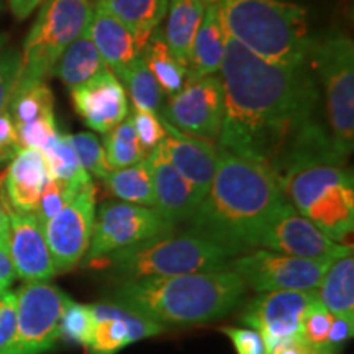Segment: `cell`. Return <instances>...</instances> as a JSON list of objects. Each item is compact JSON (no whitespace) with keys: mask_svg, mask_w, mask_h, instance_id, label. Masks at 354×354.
<instances>
[{"mask_svg":"<svg viewBox=\"0 0 354 354\" xmlns=\"http://www.w3.org/2000/svg\"><path fill=\"white\" fill-rule=\"evenodd\" d=\"M220 73L221 151L268 166L277 177L300 159L346 161L317 117L320 94L307 64H271L227 37Z\"/></svg>","mask_w":354,"mask_h":354,"instance_id":"cell-1","label":"cell"},{"mask_svg":"<svg viewBox=\"0 0 354 354\" xmlns=\"http://www.w3.org/2000/svg\"><path fill=\"white\" fill-rule=\"evenodd\" d=\"M220 151L207 196L190 216V232L240 256L256 250L261 230L286 201L268 166Z\"/></svg>","mask_w":354,"mask_h":354,"instance_id":"cell-2","label":"cell"},{"mask_svg":"<svg viewBox=\"0 0 354 354\" xmlns=\"http://www.w3.org/2000/svg\"><path fill=\"white\" fill-rule=\"evenodd\" d=\"M246 286L230 266L171 277L122 281L113 302L161 325H197L227 315Z\"/></svg>","mask_w":354,"mask_h":354,"instance_id":"cell-3","label":"cell"},{"mask_svg":"<svg viewBox=\"0 0 354 354\" xmlns=\"http://www.w3.org/2000/svg\"><path fill=\"white\" fill-rule=\"evenodd\" d=\"M225 32L254 56L279 66L308 63L307 8L286 0H216Z\"/></svg>","mask_w":354,"mask_h":354,"instance_id":"cell-4","label":"cell"},{"mask_svg":"<svg viewBox=\"0 0 354 354\" xmlns=\"http://www.w3.org/2000/svg\"><path fill=\"white\" fill-rule=\"evenodd\" d=\"M286 201L330 240L343 243L354 228V180L344 162L300 159L277 177Z\"/></svg>","mask_w":354,"mask_h":354,"instance_id":"cell-5","label":"cell"},{"mask_svg":"<svg viewBox=\"0 0 354 354\" xmlns=\"http://www.w3.org/2000/svg\"><path fill=\"white\" fill-rule=\"evenodd\" d=\"M232 258L225 248L194 233H185L115 251L91 263L88 268L107 269L120 281H138L212 271L228 266Z\"/></svg>","mask_w":354,"mask_h":354,"instance_id":"cell-6","label":"cell"},{"mask_svg":"<svg viewBox=\"0 0 354 354\" xmlns=\"http://www.w3.org/2000/svg\"><path fill=\"white\" fill-rule=\"evenodd\" d=\"M92 0H44L21 50V73L17 86L44 82L66 48L87 28Z\"/></svg>","mask_w":354,"mask_h":354,"instance_id":"cell-7","label":"cell"},{"mask_svg":"<svg viewBox=\"0 0 354 354\" xmlns=\"http://www.w3.org/2000/svg\"><path fill=\"white\" fill-rule=\"evenodd\" d=\"M308 63L313 64L325 92V112L331 143L346 159L354 146V43L331 37L313 43Z\"/></svg>","mask_w":354,"mask_h":354,"instance_id":"cell-8","label":"cell"},{"mask_svg":"<svg viewBox=\"0 0 354 354\" xmlns=\"http://www.w3.org/2000/svg\"><path fill=\"white\" fill-rule=\"evenodd\" d=\"M17 330L0 354H43L61 339V320L71 299L48 282H25L17 292Z\"/></svg>","mask_w":354,"mask_h":354,"instance_id":"cell-9","label":"cell"},{"mask_svg":"<svg viewBox=\"0 0 354 354\" xmlns=\"http://www.w3.org/2000/svg\"><path fill=\"white\" fill-rule=\"evenodd\" d=\"M174 225L151 207L127 202H105L95 215L94 232L84 266L115 251L127 250L141 243L169 236Z\"/></svg>","mask_w":354,"mask_h":354,"instance_id":"cell-10","label":"cell"},{"mask_svg":"<svg viewBox=\"0 0 354 354\" xmlns=\"http://www.w3.org/2000/svg\"><path fill=\"white\" fill-rule=\"evenodd\" d=\"M330 264V261L295 258L263 248L234 256L228 263L246 289L256 292L317 290Z\"/></svg>","mask_w":354,"mask_h":354,"instance_id":"cell-11","label":"cell"},{"mask_svg":"<svg viewBox=\"0 0 354 354\" xmlns=\"http://www.w3.org/2000/svg\"><path fill=\"white\" fill-rule=\"evenodd\" d=\"M274 251L313 261H333L353 254V246L330 240L284 201L261 230L256 250Z\"/></svg>","mask_w":354,"mask_h":354,"instance_id":"cell-12","label":"cell"},{"mask_svg":"<svg viewBox=\"0 0 354 354\" xmlns=\"http://www.w3.org/2000/svg\"><path fill=\"white\" fill-rule=\"evenodd\" d=\"M225 113L223 84L218 76L187 77L162 110V120L196 138L218 141Z\"/></svg>","mask_w":354,"mask_h":354,"instance_id":"cell-13","label":"cell"},{"mask_svg":"<svg viewBox=\"0 0 354 354\" xmlns=\"http://www.w3.org/2000/svg\"><path fill=\"white\" fill-rule=\"evenodd\" d=\"M94 183L82 187L59 214L44 223V236L56 272H68L81 263L92 240L95 223Z\"/></svg>","mask_w":354,"mask_h":354,"instance_id":"cell-14","label":"cell"},{"mask_svg":"<svg viewBox=\"0 0 354 354\" xmlns=\"http://www.w3.org/2000/svg\"><path fill=\"white\" fill-rule=\"evenodd\" d=\"M317 299V290L261 292L250 300L240 320L258 331L268 354L279 343L300 338L305 312Z\"/></svg>","mask_w":354,"mask_h":354,"instance_id":"cell-15","label":"cell"},{"mask_svg":"<svg viewBox=\"0 0 354 354\" xmlns=\"http://www.w3.org/2000/svg\"><path fill=\"white\" fill-rule=\"evenodd\" d=\"M8 216V246L15 276L24 282H48L56 274L44 225L35 212H15L2 205Z\"/></svg>","mask_w":354,"mask_h":354,"instance_id":"cell-16","label":"cell"},{"mask_svg":"<svg viewBox=\"0 0 354 354\" xmlns=\"http://www.w3.org/2000/svg\"><path fill=\"white\" fill-rule=\"evenodd\" d=\"M74 109L91 130L102 135L128 117L127 91L112 71L104 68L82 86L71 91Z\"/></svg>","mask_w":354,"mask_h":354,"instance_id":"cell-17","label":"cell"},{"mask_svg":"<svg viewBox=\"0 0 354 354\" xmlns=\"http://www.w3.org/2000/svg\"><path fill=\"white\" fill-rule=\"evenodd\" d=\"M91 310L95 318V328L88 348L94 354H115L128 344L156 336L166 330L161 323L115 302L91 305Z\"/></svg>","mask_w":354,"mask_h":354,"instance_id":"cell-18","label":"cell"},{"mask_svg":"<svg viewBox=\"0 0 354 354\" xmlns=\"http://www.w3.org/2000/svg\"><path fill=\"white\" fill-rule=\"evenodd\" d=\"M161 122L166 130L165 140L159 145L162 154L180 176H184L197 192L205 197L218 166V146L183 133L162 118Z\"/></svg>","mask_w":354,"mask_h":354,"instance_id":"cell-19","label":"cell"},{"mask_svg":"<svg viewBox=\"0 0 354 354\" xmlns=\"http://www.w3.org/2000/svg\"><path fill=\"white\" fill-rule=\"evenodd\" d=\"M50 171L39 149L21 148L0 176V203L15 212H35Z\"/></svg>","mask_w":354,"mask_h":354,"instance_id":"cell-20","label":"cell"},{"mask_svg":"<svg viewBox=\"0 0 354 354\" xmlns=\"http://www.w3.org/2000/svg\"><path fill=\"white\" fill-rule=\"evenodd\" d=\"M146 159H148L153 177L154 210L169 220L172 225H176L177 221L189 220L201 205L203 197L167 161L159 146L153 149Z\"/></svg>","mask_w":354,"mask_h":354,"instance_id":"cell-21","label":"cell"},{"mask_svg":"<svg viewBox=\"0 0 354 354\" xmlns=\"http://www.w3.org/2000/svg\"><path fill=\"white\" fill-rule=\"evenodd\" d=\"M87 35L95 44L105 68L113 74L120 73L136 56H140L130 30L100 2H95L92 8Z\"/></svg>","mask_w":354,"mask_h":354,"instance_id":"cell-22","label":"cell"},{"mask_svg":"<svg viewBox=\"0 0 354 354\" xmlns=\"http://www.w3.org/2000/svg\"><path fill=\"white\" fill-rule=\"evenodd\" d=\"M227 32L221 20L220 8L216 0H207L205 10L194 38L187 77L214 76L220 73L223 63L225 46H227Z\"/></svg>","mask_w":354,"mask_h":354,"instance_id":"cell-23","label":"cell"},{"mask_svg":"<svg viewBox=\"0 0 354 354\" xmlns=\"http://www.w3.org/2000/svg\"><path fill=\"white\" fill-rule=\"evenodd\" d=\"M207 0H169L165 43L171 55L189 69L190 50L201 26Z\"/></svg>","mask_w":354,"mask_h":354,"instance_id":"cell-24","label":"cell"},{"mask_svg":"<svg viewBox=\"0 0 354 354\" xmlns=\"http://www.w3.org/2000/svg\"><path fill=\"white\" fill-rule=\"evenodd\" d=\"M130 30L136 53L141 55L151 35L165 20L169 0H97Z\"/></svg>","mask_w":354,"mask_h":354,"instance_id":"cell-25","label":"cell"},{"mask_svg":"<svg viewBox=\"0 0 354 354\" xmlns=\"http://www.w3.org/2000/svg\"><path fill=\"white\" fill-rule=\"evenodd\" d=\"M318 297L333 317L354 323V259L353 254L333 261L318 286Z\"/></svg>","mask_w":354,"mask_h":354,"instance_id":"cell-26","label":"cell"},{"mask_svg":"<svg viewBox=\"0 0 354 354\" xmlns=\"http://www.w3.org/2000/svg\"><path fill=\"white\" fill-rule=\"evenodd\" d=\"M104 68V61H102L95 44L88 38L86 28L66 48V51L61 55L59 61L53 69V74L59 77L64 86L73 91V88L82 86L88 79L94 77L95 74H99Z\"/></svg>","mask_w":354,"mask_h":354,"instance_id":"cell-27","label":"cell"},{"mask_svg":"<svg viewBox=\"0 0 354 354\" xmlns=\"http://www.w3.org/2000/svg\"><path fill=\"white\" fill-rule=\"evenodd\" d=\"M104 185L109 194L120 198L122 202L154 209L153 177L148 159L123 169H113L104 179Z\"/></svg>","mask_w":354,"mask_h":354,"instance_id":"cell-28","label":"cell"},{"mask_svg":"<svg viewBox=\"0 0 354 354\" xmlns=\"http://www.w3.org/2000/svg\"><path fill=\"white\" fill-rule=\"evenodd\" d=\"M41 153L46 159L50 176L55 177L59 183L69 185L74 190H81L92 183L91 174L82 167L68 135L57 133L48 141Z\"/></svg>","mask_w":354,"mask_h":354,"instance_id":"cell-29","label":"cell"},{"mask_svg":"<svg viewBox=\"0 0 354 354\" xmlns=\"http://www.w3.org/2000/svg\"><path fill=\"white\" fill-rule=\"evenodd\" d=\"M140 56L145 59L146 66L156 77L159 87L165 94L172 97L183 88L185 79H187V69L171 55L159 30L151 35Z\"/></svg>","mask_w":354,"mask_h":354,"instance_id":"cell-30","label":"cell"},{"mask_svg":"<svg viewBox=\"0 0 354 354\" xmlns=\"http://www.w3.org/2000/svg\"><path fill=\"white\" fill-rule=\"evenodd\" d=\"M115 76L120 77V81L125 84L135 109L159 113L162 104V91L143 57L136 56L125 69H122Z\"/></svg>","mask_w":354,"mask_h":354,"instance_id":"cell-31","label":"cell"},{"mask_svg":"<svg viewBox=\"0 0 354 354\" xmlns=\"http://www.w3.org/2000/svg\"><path fill=\"white\" fill-rule=\"evenodd\" d=\"M7 110L15 127L25 125L48 115H55V95L46 82L17 86Z\"/></svg>","mask_w":354,"mask_h":354,"instance_id":"cell-32","label":"cell"},{"mask_svg":"<svg viewBox=\"0 0 354 354\" xmlns=\"http://www.w3.org/2000/svg\"><path fill=\"white\" fill-rule=\"evenodd\" d=\"M102 146H104L105 156H107L112 169H123V167L133 166L148 158L140 143L135 127H133L131 117H127L113 130L105 133Z\"/></svg>","mask_w":354,"mask_h":354,"instance_id":"cell-33","label":"cell"},{"mask_svg":"<svg viewBox=\"0 0 354 354\" xmlns=\"http://www.w3.org/2000/svg\"><path fill=\"white\" fill-rule=\"evenodd\" d=\"M68 138L71 145H73L82 167L88 174L104 180L113 171L109 165L107 156H105L104 146H102L94 133H76V135H68Z\"/></svg>","mask_w":354,"mask_h":354,"instance_id":"cell-34","label":"cell"},{"mask_svg":"<svg viewBox=\"0 0 354 354\" xmlns=\"http://www.w3.org/2000/svg\"><path fill=\"white\" fill-rule=\"evenodd\" d=\"M95 328V318L91 305H82L71 300L61 320V338L88 346Z\"/></svg>","mask_w":354,"mask_h":354,"instance_id":"cell-35","label":"cell"},{"mask_svg":"<svg viewBox=\"0 0 354 354\" xmlns=\"http://www.w3.org/2000/svg\"><path fill=\"white\" fill-rule=\"evenodd\" d=\"M77 192L79 190H74L73 187L59 183V180L50 176L41 190V196H39L38 207L37 210H35V214H37L39 221L44 225L56 214H59L66 203L76 196Z\"/></svg>","mask_w":354,"mask_h":354,"instance_id":"cell-36","label":"cell"},{"mask_svg":"<svg viewBox=\"0 0 354 354\" xmlns=\"http://www.w3.org/2000/svg\"><path fill=\"white\" fill-rule=\"evenodd\" d=\"M333 322V315L325 308L318 297L305 312L302 320V333L300 338L312 346H325L328 339V331Z\"/></svg>","mask_w":354,"mask_h":354,"instance_id":"cell-37","label":"cell"},{"mask_svg":"<svg viewBox=\"0 0 354 354\" xmlns=\"http://www.w3.org/2000/svg\"><path fill=\"white\" fill-rule=\"evenodd\" d=\"M21 73V51L10 48L0 51V112L7 110Z\"/></svg>","mask_w":354,"mask_h":354,"instance_id":"cell-38","label":"cell"},{"mask_svg":"<svg viewBox=\"0 0 354 354\" xmlns=\"http://www.w3.org/2000/svg\"><path fill=\"white\" fill-rule=\"evenodd\" d=\"M131 122L146 154H149L153 149H156L158 146L161 145V141L165 140L166 130L165 127H162L161 118H159L156 113L133 109Z\"/></svg>","mask_w":354,"mask_h":354,"instance_id":"cell-39","label":"cell"},{"mask_svg":"<svg viewBox=\"0 0 354 354\" xmlns=\"http://www.w3.org/2000/svg\"><path fill=\"white\" fill-rule=\"evenodd\" d=\"M15 128L17 133H19L21 148L39 149V151L48 145V141H50L53 136L57 135L55 115H48V117L38 118V120H33Z\"/></svg>","mask_w":354,"mask_h":354,"instance_id":"cell-40","label":"cell"},{"mask_svg":"<svg viewBox=\"0 0 354 354\" xmlns=\"http://www.w3.org/2000/svg\"><path fill=\"white\" fill-rule=\"evenodd\" d=\"M17 330V295L6 292L0 297V353L6 349L15 336Z\"/></svg>","mask_w":354,"mask_h":354,"instance_id":"cell-41","label":"cell"},{"mask_svg":"<svg viewBox=\"0 0 354 354\" xmlns=\"http://www.w3.org/2000/svg\"><path fill=\"white\" fill-rule=\"evenodd\" d=\"M220 331L232 339L238 354H266L264 339L261 338V335L256 330L223 326V328H220Z\"/></svg>","mask_w":354,"mask_h":354,"instance_id":"cell-42","label":"cell"},{"mask_svg":"<svg viewBox=\"0 0 354 354\" xmlns=\"http://www.w3.org/2000/svg\"><path fill=\"white\" fill-rule=\"evenodd\" d=\"M21 149L19 133L8 110L0 112V165L12 161Z\"/></svg>","mask_w":354,"mask_h":354,"instance_id":"cell-43","label":"cell"},{"mask_svg":"<svg viewBox=\"0 0 354 354\" xmlns=\"http://www.w3.org/2000/svg\"><path fill=\"white\" fill-rule=\"evenodd\" d=\"M15 277V268L12 263L8 240H0V297L8 292Z\"/></svg>","mask_w":354,"mask_h":354,"instance_id":"cell-44","label":"cell"},{"mask_svg":"<svg viewBox=\"0 0 354 354\" xmlns=\"http://www.w3.org/2000/svg\"><path fill=\"white\" fill-rule=\"evenodd\" d=\"M353 331H354V323H349L348 320H344V318L333 317L326 343H328L330 346H333L335 349H338L343 343H346L348 339L351 338Z\"/></svg>","mask_w":354,"mask_h":354,"instance_id":"cell-45","label":"cell"},{"mask_svg":"<svg viewBox=\"0 0 354 354\" xmlns=\"http://www.w3.org/2000/svg\"><path fill=\"white\" fill-rule=\"evenodd\" d=\"M44 0H10V8L13 15L19 20H25L26 17L32 15V12Z\"/></svg>","mask_w":354,"mask_h":354,"instance_id":"cell-46","label":"cell"},{"mask_svg":"<svg viewBox=\"0 0 354 354\" xmlns=\"http://www.w3.org/2000/svg\"><path fill=\"white\" fill-rule=\"evenodd\" d=\"M0 240H8V216L0 203Z\"/></svg>","mask_w":354,"mask_h":354,"instance_id":"cell-47","label":"cell"},{"mask_svg":"<svg viewBox=\"0 0 354 354\" xmlns=\"http://www.w3.org/2000/svg\"><path fill=\"white\" fill-rule=\"evenodd\" d=\"M7 41H8V35L0 32V51L3 50V46H6Z\"/></svg>","mask_w":354,"mask_h":354,"instance_id":"cell-48","label":"cell"}]
</instances>
